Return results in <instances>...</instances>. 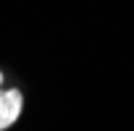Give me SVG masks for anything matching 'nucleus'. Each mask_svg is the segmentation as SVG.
Returning <instances> with one entry per match:
<instances>
[{
  "instance_id": "f257e3e1",
  "label": "nucleus",
  "mask_w": 134,
  "mask_h": 131,
  "mask_svg": "<svg viewBox=\"0 0 134 131\" xmlns=\"http://www.w3.org/2000/svg\"><path fill=\"white\" fill-rule=\"evenodd\" d=\"M3 81H5V74L0 71V131L11 128V126L19 121L21 110H24V94H21L16 87L5 89Z\"/></svg>"
}]
</instances>
